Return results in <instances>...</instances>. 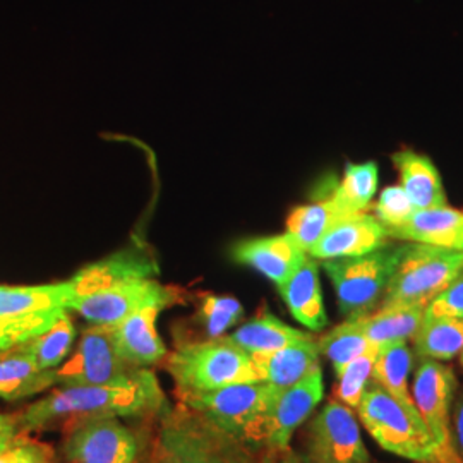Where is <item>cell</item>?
<instances>
[{"label": "cell", "mask_w": 463, "mask_h": 463, "mask_svg": "<svg viewBox=\"0 0 463 463\" xmlns=\"http://www.w3.org/2000/svg\"><path fill=\"white\" fill-rule=\"evenodd\" d=\"M166 409L168 403L155 373L141 367L122 383L62 386L23 411L19 414V430L26 434L52 428L66 432L83 420L162 415Z\"/></svg>", "instance_id": "cell-1"}, {"label": "cell", "mask_w": 463, "mask_h": 463, "mask_svg": "<svg viewBox=\"0 0 463 463\" xmlns=\"http://www.w3.org/2000/svg\"><path fill=\"white\" fill-rule=\"evenodd\" d=\"M153 463H271L254 445L216 428L206 417L179 405L160 415Z\"/></svg>", "instance_id": "cell-2"}, {"label": "cell", "mask_w": 463, "mask_h": 463, "mask_svg": "<svg viewBox=\"0 0 463 463\" xmlns=\"http://www.w3.org/2000/svg\"><path fill=\"white\" fill-rule=\"evenodd\" d=\"M361 422L373 439L390 453L419 463H463L455 449L434 439L415 405H407L371 383L359 407Z\"/></svg>", "instance_id": "cell-3"}, {"label": "cell", "mask_w": 463, "mask_h": 463, "mask_svg": "<svg viewBox=\"0 0 463 463\" xmlns=\"http://www.w3.org/2000/svg\"><path fill=\"white\" fill-rule=\"evenodd\" d=\"M165 369L175 381L177 398L263 381L250 354L231 336L183 344L168 355Z\"/></svg>", "instance_id": "cell-4"}, {"label": "cell", "mask_w": 463, "mask_h": 463, "mask_svg": "<svg viewBox=\"0 0 463 463\" xmlns=\"http://www.w3.org/2000/svg\"><path fill=\"white\" fill-rule=\"evenodd\" d=\"M277 388L266 381L239 383L220 390L179 398L216 428L249 445H266V422Z\"/></svg>", "instance_id": "cell-5"}, {"label": "cell", "mask_w": 463, "mask_h": 463, "mask_svg": "<svg viewBox=\"0 0 463 463\" xmlns=\"http://www.w3.org/2000/svg\"><path fill=\"white\" fill-rule=\"evenodd\" d=\"M463 273V252L428 244L402 246L381 306H428Z\"/></svg>", "instance_id": "cell-6"}, {"label": "cell", "mask_w": 463, "mask_h": 463, "mask_svg": "<svg viewBox=\"0 0 463 463\" xmlns=\"http://www.w3.org/2000/svg\"><path fill=\"white\" fill-rule=\"evenodd\" d=\"M402 248H381L355 258L325 261V271L345 317L371 315L397 268Z\"/></svg>", "instance_id": "cell-7"}, {"label": "cell", "mask_w": 463, "mask_h": 463, "mask_svg": "<svg viewBox=\"0 0 463 463\" xmlns=\"http://www.w3.org/2000/svg\"><path fill=\"white\" fill-rule=\"evenodd\" d=\"M183 302V294L175 287H166L153 279L122 281L91 294L74 298L69 311H76L93 325L112 326L146 307L162 311Z\"/></svg>", "instance_id": "cell-8"}, {"label": "cell", "mask_w": 463, "mask_h": 463, "mask_svg": "<svg viewBox=\"0 0 463 463\" xmlns=\"http://www.w3.org/2000/svg\"><path fill=\"white\" fill-rule=\"evenodd\" d=\"M137 367L128 364L117 354L109 326L84 330L72 357L57 367L55 384L61 386H99L128 381Z\"/></svg>", "instance_id": "cell-9"}, {"label": "cell", "mask_w": 463, "mask_h": 463, "mask_svg": "<svg viewBox=\"0 0 463 463\" xmlns=\"http://www.w3.org/2000/svg\"><path fill=\"white\" fill-rule=\"evenodd\" d=\"M64 434L62 451L67 463H137L139 460V439L118 417L83 420Z\"/></svg>", "instance_id": "cell-10"}, {"label": "cell", "mask_w": 463, "mask_h": 463, "mask_svg": "<svg viewBox=\"0 0 463 463\" xmlns=\"http://www.w3.org/2000/svg\"><path fill=\"white\" fill-rule=\"evenodd\" d=\"M307 455L319 463H369L361 428L352 409L330 402L309 426Z\"/></svg>", "instance_id": "cell-11"}, {"label": "cell", "mask_w": 463, "mask_h": 463, "mask_svg": "<svg viewBox=\"0 0 463 463\" xmlns=\"http://www.w3.org/2000/svg\"><path fill=\"white\" fill-rule=\"evenodd\" d=\"M457 392V376L451 367L434 359H420L414 378L415 409L422 415L434 439L445 449L451 445L449 409Z\"/></svg>", "instance_id": "cell-12"}, {"label": "cell", "mask_w": 463, "mask_h": 463, "mask_svg": "<svg viewBox=\"0 0 463 463\" xmlns=\"http://www.w3.org/2000/svg\"><path fill=\"white\" fill-rule=\"evenodd\" d=\"M323 371L321 367L309 373L296 384L277 390L266 422V447L275 451L288 449L292 434L302 422L313 414L317 403L323 400Z\"/></svg>", "instance_id": "cell-13"}, {"label": "cell", "mask_w": 463, "mask_h": 463, "mask_svg": "<svg viewBox=\"0 0 463 463\" xmlns=\"http://www.w3.org/2000/svg\"><path fill=\"white\" fill-rule=\"evenodd\" d=\"M388 232L381 225L380 220L367 212L352 213L340 218L330 231L326 232L313 248L309 256L313 260H342L355 258L367 252L386 248Z\"/></svg>", "instance_id": "cell-14"}, {"label": "cell", "mask_w": 463, "mask_h": 463, "mask_svg": "<svg viewBox=\"0 0 463 463\" xmlns=\"http://www.w3.org/2000/svg\"><path fill=\"white\" fill-rule=\"evenodd\" d=\"M232 256L237 263L258 269L279 287L298 271L309 254L290 233H281L242 241L233 246Z\"/></svg>", "instance_id": "cell-15"}, {"label": "cell", "mask_w": 463, "mask_h": 463, "mask_svg": "<svg viewBox=\"0 0 463 463\" xmlns=\"http://www.w3.org/2000/svg\"><path fill=\"white\" fill-rule=\"evenodd\" d=\"M160 313V307H146L109 326L117 354L128 364L141 369L165 359V344L155 328Z\"/></svg>", "instance_id": "cell-16"}, {"label": "cell", "mask_w": 463, "mask_h": 463, "mask_svg": "<svg viewBox=\"0 0 463 463\" xmlns=\"http://www.w3.org/2000/svg\"><path fill=\"white\" fill-rule=\"evenodd\" d=\"M156 273L158 266L146 250L129 248L117 252L107 260H101L95 265L86 266L81 271H78L71 281L74 285L76 298H80L122 281L151 279Z\"/></svg>", "instance_id": "cell-17"}, {"label": "cell", "mask_w": 463, "mask_h": 463, "mask_svg": "<svg viewBox=\"0 0 463 463\" xmlns=\"http://www.w3.org/2000/svg\"><path fill=\"white\" fill-rule=\"evenodd\" d=\"M386 232L390 239L395 237L463 252V212L449 206L415 210L405 223Z\"/></svg>", "instance_id": "cell-18"}, {"label": "cell", "mask_w": 463, "mask_h": 463, "mask_svg": "<svg viewBox=\"0 0 463 463\" xmlns=\"http://www.w3.org/2000/svg\"><path fill=\"white\" fill-rule=\"evenodd\" d=\"M57 369H42L24 342L0 352V398L14 402L42 393L55 384Z\"/></svg>", "instance_id": "cell-19"}, {"label": "cell", "mask_w": 463, "mask_h": 463, "mask_svg": "<svg viewBox=\"0 0 463 463\" xmlns=\"http://www.w3.org/2000/svg\"><path fill=\"white\" fill-rule=\"evenodd\" d=\"M279 290L290 315L300 325L313 331H321L328 325L319 283V269L311 256H307V260L288 280L279 285Z\"/></svg>", "instance_id": "cell-20"}, {"label": "cell", "mask_w": 463, "mask_h": 463, "mask_svg": "<svg viewBox=\"0 0 463 463\" xmlns=\"http://www.w3.org/2000/svg\"><path fill=\"white\" fill-rule=\"evenodd\" d=\"M261 380L277 390H285L319 367V345L315 338L263 354L250 355Z\"/></svg>", "instance_id": "cell-21"}, {"label": "cell", "mask_w": 463, "mask_h": 463, "mask_svg": "<svg viewBox=\"0 0 463 463\" xmlns=\"http://www.w3.org/2000/svg\"><path fill=\"white\" fill-rule=\"evenodd\" d=\"M393 164L400 172V183L415 210L447 206V194L438 168L428 156L412 149L393 155Z\"/></svg>", "instance_id": "cell-22"}, {"label": "cell", "mask_w": 463, "mask_h": 463, "mask_svg": "<svg viewBox=\"0 0 463 463\" xmlns=\"http://www.w3.org/2000/svg\"><path fill=\"white\" fill-rule=\"evenodd\" d=\"M74 298L76 290L71 280L33 287L0 285V317L43 311H69Z\"/></svg>", "instance_id": "cell-23"}, {"label": "cell", "mask_w": 463, "mask_h": 463, "mask_svg": "<svg viewBox=\"0 0 463 463\" xmlns=\"http://www.w3.org/2000/svg\"><path fill=\"white\" fill-rule=\"evenodd\" d=\"M231 338L250 355H263L302 340H309L313 336L306 331L296 330L285 325L277 316L263 311L246 325H242Z\"/></svg>", "instance_id": "cell-24"}, {"label": "cell", "mask_w": 463, "mask_h": 463, "mask_svg": "<svg viewBox=\"0 0 463 463\" xmlns=\"http://www.w3.org/2000/svg\"><path fill=\"white\" fill-rule=\"evenodd\" d=\"M424 313V306H381L378 313L361 316L359 321L365 336L381 347L384 344L414 338L422 325Z\"/></svg>", "instance_id": "cell-25"}, {"label": "cell", "mask_w": 463, "mask_h": 463, "mask_svg": "<svg viewBox=\"0 0 463 463\" xmlns=\"http://www.w3.org/2000/svg\"><path fill=\"white\" fill-rule=\"evenodd\" d=\"M412 371V350L407 342H392L381 345L374 365L371 383L386 390L407 405H414V398L409 390V374Z\"/></svg>", "instance_id": "cell-26"}, {"label": "cell", "mask_w": 463, "mask_h": 463, "mask_svg": "<svg viewBox=\"0 0 463 463\" xmlns=\"http://www.w3.org/2000/svg\"><path fill=\"white\" fill-rule=\"evenodd\" d=\"M352 215L345 212L335 199L326 196L311 204L296 208L287 220V233H290L298 246L309 252V249L330 231L331 227L344 216Z\"/></svg>", "instance_id": "cell-27"}, {"label": "cell", "mask_w": 463, "mask_h": 463, "mask_svg": "<svg viewBox=\"0 0 463 463\" xmlns=\"http://www.w3.org/2000/svg\"><path fill=\"white\" fill-rule=\"evenodd\" d=\"M414 345L420 359H455L463 352V319L424 316L414 335Z\"/></svg>", "instance_id": "cell-28"}, {"label": "cell", "mask_w": 463, "mask_h": 463, "mask_svg": "<svg viewBox=\"0 0 463 463\" xmlns=\"http://www.w3.org/2000/svg\"><path fill=\"white\" fill-rule=\"evenodd\" d=\"M317 345L319 354L326 355L335 367V373H340L348 363L361 355L376 354L380 348L365 336L359 317H348L345 323L335 326L319 338Z\"/></svg>", "instance_id": "cell-29"}, {"label": "cell", "mask_w": 463, "mask_h": 463, "mask_svg": "<svg viewBox=\"0 0 463 463\" xmlns=\"http://www.w3.org/2000/svg\"><path fill=\"white\" fill-rule=\"evenodd\" d=\"M378 189V165L374 162L367 164H348L344 172L342 183L331 193L335 199L348 213L367 212L371 201Z\"/></svg>", "instance_id": "cell-30"}, {"label": "cell", "mask_w": 463, "mask_h": 463, "mask_svg": "<svg viewBox=\"0 0 463 463\" xmlns=\"http://www.w3.org/2000/svg\"><path fill=\"white\" fill-rule=\"evenodd\" d=\"M76 338V328L71 316L64 311L49 330L24 342L26 348L33 354L36 364L42 369H57L62 364L72 348Z\"/></svg>", "instance_id": "cell-31"}, {"label": "cell", "mask_w": 463, "mask_h": 463, "mask_svg": "<svg viewBox=\"0 0 463 463\" xmlns=\"http://www.w3.org/2000/svg\"><path fill=\"white\" fill-rule=\"evenodd\" d=\"M244 316V307L237 298L229 296L204 294L201 296L198 317L208 338L223 336Z\"/></svg>", "instance_id": "cell-32"}, {"label": "cell", "mask_w": 463, "mask_h": 463, "mask_svg": "<svg viewBox=\"0 0 463 463\" xmlns=\"http://www.w3.org/2000/svg\"><path fill=\"white\" fill-rule=\"evenodd\" d=\"M376 354L361 355L352 363H348L340 373H336L338 383L335 388V395L350 409L359 407L367 388L371 386V374H373Z\"/></svg>", "instance_id": "cell-33"}, {"label": "cell", "mask_w": 463, "mask_h": 463, "mask_svg": "<svg viewBox=\"0 0 463 463\" xmlns=\"http://www.w3.org/2000/svg\"><path fill=\"white\" fill-rule=\"evenodd\" d=\"M64 311H43L32 315L0 317V352L16 347L49 330Z\"/></svg>", "instance_id": "cell-34"}, {"label": "cell", "mask_w": 463, "mask_h": 463, "mask_svg": "<svg viewBox=\"0 0 463 463\" xmlns=\"http://www.w3.org/2000/svg\"><path fill=\"white\" fill-rule=\"evenodd\" d=\"M374 216L381 222V225L388 231L405 223L411 216L414 215L415 208L412 201L405 194L402 185H390L383 189L380 199L376 201Z\"/></svg>", "instance_id": "cell-35"}, {"label": "cell", "mask_w": 463, "mask_h": 463, "mask_svg": "<svg viewBox=\"0 0 463 463\" xmlns=\"http://www.w3.org/2000/svg\"><path fill=\"white\" fill-rule=\"evenodd\" d=\"M53 449L26 436L17 434L16 439L0 453V463H53Z\"/></svg>", "instance_id": "cell-36"}, {"label": "cell", "mask_w": 463, "mask_h": 463, "mask_svg": "<svg viewBox=\"0 0 463 463\" xmlns=\"http://www.w3.org/2000/svg\"><path fill=\"white\" fill-rule=\"evenodd\" d=\"M426 317L463 319V273L426 306Z\"/></svg>", "instance_id": "cell-37"}, {"label": "cell", "mask_w": 463, "mask_h": 463, "mask_svg": "<svg viewBox=\"0 0 463 463\" xmlns=\"http://www.w3.org/2000/svg\"><path fill=\"white\" fill-rule=\"evenodd\" d=\"M19 434V414H0V453L9 447Z\"/></svg>", "instance_id": "cell-38"}, {"label": "cell", "mask_w": 463, "mask_h": 463, "mask_svg": "<svg viewBox=\"0 0 463 463\" xmlns=\"http://www.w3.org/2000/svg\"><path fill=\"white\" fill-rule=\"evenodd\" d=\"M451 445L458 457L463 460V392L455 405V417H453V432H451Z\"/></svg>", "instance_id": "cell-39"}, {"label": "cell", "mask_w": 463, "mask_h": 463, "mask_svg": "<svg viewBox=\"0 0 463 463\" xmlns=\"http://www.w3.org/2000/svg\"><path fill=\"white\" fill-rule=\"evenodd\" d=\"M280 463H319L311 458L307 453H296L292 449H285Z\"/></svg>", "instance_id": "cell-40"}, {"label": "cell", "mask_w": 463, "mask_h": 463, "mask_svg": "<svg viewBox=\"0 0 463 463\" xmlns=\"http://www.w3.org/2000/svg\"><path fill=\"white\" fill-rule=\"evenodd\" d=\"M460 363H462V367H463V352H462V354H460Z\"/></svg>", "instance_id": "cell-41"}]
</instances>
